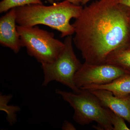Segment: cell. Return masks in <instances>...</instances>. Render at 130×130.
Segmentation results:
<instances>
[{
    "label": "cell",
    "instance_id": "12",
    "mask_svg": "<svg viewBox=\"0 0 130 130\" xmlns=\"http://www.w3.org/2000/svg\"><path fill=\"white\" fill-rule=\"evenodd\" d=\"M110 110V109H109ZM110 120L113 130H130L126 124L124 119L110 110Z\"/></svg>",
    "mask_w": 130,
    "mask_h": 130
},
{
    "label": "cell",
    "instance_id": "3",
    "mask_svg": "<svg viewBox=\"0 0 130 130\" xmlns=\"http://www.w3.org/2000/svg\"><path fill=\"white\" fill-rule=\"evenodd\" d=\"M56 92L73 108V120L78 124L84 126L95 121L100 129L113 130L110 110L90 91L81 90L79 93H75L57 89Z\"/></svg>",
    "mask_w": 130,
    "mask_h": 130
},
{
    "label": "cell",
    "instance_id": "18",
    "mask_svg": "<svg viewBox=\"0 0 130 130\" xmlns=\"http://www.w3.org/2000/svg\"></svg>",
    "mask_w": 130,
    "mask_h": 130
},
{
    "label": "cell",
    "instance_id": "6",
    "mask_svg": "<svg viewBox=\"0 0 130 130\" xmlns=\"http://www.w3.org/2000/svg\"><path fill=\"white\" fill-rule=\"evenodd\" d=\"M130 74L120 68L107 64H91L85 63L76 73L75 85L79 89L90 85L106 84L126 74Z\"/></svg>",
    "mask_w": 130,
    "mask_h": 130
},
{
    "label": "cell",
    "instance_id": "14",
    "mask_svg": "<svg viewBox=\"0 0 130 130\" xmlns=\"http://www.w3.org/2000/svg\"><path fill=\"white\" fill-rule=\"evenodd\" d=\"M50 3H54V1H60V0H46ZM73 3L74 5H79L81 4V0H66Z\"/></svg>",
    "mask_w": 130,
    "mask_h": 130
},
{
    "label": "cell",
    "instance_id": "15",
    "mask_svg": "<svg viewBox=\"0 0 130 130\" xmlns=\"http://www.w3.org/2000/svg\"><path fill=\"white\" fill-rule=\"evenodd\" d=\"M119 2L130 9V0H118Z\"/></svg>",
    "mask_w": 130,
    "mask_h": 130
},
{
    "label": "cell",
    "instance_id": "13",
    "mask_svg": "<svg viewBox=\"0 0 130 130\" xmlns=\"http://www.w3.org/2000/svg\"><path fill=\"white\" fill-rule=\"evenodd\" d=\"M62 129L66 130H76L74 125L69 121H65L63 123L62 126Z\"/></svg>",
    "mask_w": 130,
    "mask_h": 130
},
{
    "label": "cell",
    "instance_id": "16",
    "mask_svg": "<svg viewBox=\"0 0 130 130\" xmlns=\"http://www.w3.org/2000/svg\"><path fill=\"white\" fill-rule=\"evenodd\" d=\"M91 0H81V4L82 5H85Z\"/></svg>",
    "mask_w": 130,
    "mask_h": 130
},
{
    "label": "cell",
    "instance_id": "5",
    "mask_svg": "<svg viewBox=\"0 0 130 130\" xmlns=\"http://www.w3.org/2000/svg\"><path fill=\"white\" fill-rule=\"evenodd\" d=\"M73 43L72 36L66 37L64 41V47L58 58L51 63L41 64L44 74L43 86L56 81L67 86L74 93L81 91L75 85L74 77L83 64L74 53Z\"/></svg>",
    "mask_w": 130,
    "mask_h": 130
},
{
    "label": "cell",
    "instance_id": "11",
    "mask_svg": "<svg viewBox=\"0 0 130 130\" xmlns=\"http://www.w3.org/2000/svg\"><path fill=\"white\" fill-rule=\"evenodd\" d=\"M33 4H42L41 0H2L0 2V13L6 12L9 9Z\"/></svg>",
    "mask_w": 130,
    "mask_h": 130
},
{
    "label": "cell",
    "instance_id": "2",
    "mask_svg": "<svg viewBox=\"0 0 130 130\" xmlns=\"http://www.w3.org/2000/svg\"><path fill=\"white\" fill-rule=\"evenodd\" d=\"M83 7L64 1L53 5L33 4L15 8L16 21L19 25L36 26H47L61 32V37L74 34V27L70 23L72 18H77Z\"/></svg>",
    "mask_w": 130,
    "mask_h": 130
},
{
    "label": "cell",
    "instance_id": "7",
    "mask_svg": "<svg viewBox=\"0 0 130 130\" xmlns=\"http://www.w3.org/2000/svg\"><path fill=\"white\" fill-rule=\"evenodd\" d=\"M15 8L10 9L0 18V43L11 49L15 53L19 52L22 47L20 37L16 25Z\"/></svg>",
    "mask_w": 130,
    "mask_h": 130
},
{
    "label": "cell",
    "instance_id": "4",
    "mask_svg": "<svg viewBox=\"0 0 130 130\" xmlns=\"http://www.w3.org/2000/svg\"><path fill=\"white\" fill-rule=\"evenodd\" d=\"M22 47L30 56L41 64L51 63L58 58L64 47L51 32L37 26L17 25Z\"/></svg>",
    "mask_w": 130,
    "mask_h": 130
},
{
    "label": "cell",
    "instance_id": "10",
    "mask_svg": "<svg viewBox=\"0 0 130 130\" xmlns=\"http://www.w3.org/2000/svg\"><path fill=\"white\" fill-rule=\"evenodd\" d=\"M104 64L116 66L130 73V42L111 52L107 57Z\"/></svg>",
    "mask_w": 130,
    "mask_h": 130
},
{
    "label": "cell",
    "instance_id": "17",
    "mask_svg": "<svg viewBox=\"0 0 130 130\" xmlns=\"http://www.w3.org/2000/svg\"><path fill=\"white\" fill-rule=\"evenodd\" d=\"M129 17H130V11L129 12Z\"/></svg>",
    "mask_w": 130,
    "mask_h": 130
},
{
    "label": "cell",
    "instance_id": "8",
    "mask_svg": "<svg viewBox=\"0 0 130 130\" xmlns=\"http://www.w3.org/2000/svg\"><path fill=\"white\" fill-rule=\"evenodd\" d=\"M88 91L97 98L104 107L121 116L130 124V95L118 96L106 90Z\"/></svg>",
    "mask_w": 130,
    "mask_h": 130
},
{
    "label": "cell",
    "instance_id": "9",
    "mask_svg": "<svg viewBox=\"0 0 130 130\" xmlns=\"http://www.w3.org/2000/svg\"><path fill=\"white\" fill-rule=\"evenodd\" d=\"M97 89L109 91L114 95L118 96L130 95V74L122 76L109 83L102 85H90L81 90H92Z\"/></svg>",
    "mask_w": 130,
    "mask_h": 130
},
{
    "label": "cell",
    "instance_id": "1",
    "mask_svg": "<svg viewBox=\"0 0 130 130\" xmlns=\"http://www.w3.org/2000/svg\"><path fill=\"white\" fill-rule=\"evenodd\" d=\"M130 11L118 0H98L83 8L72 25L73 41L85 63L104 64L111 52L130 42Z\"/></svg>",
    "mask_w": 130,
    "mask_h": 130
}]
</instances>
